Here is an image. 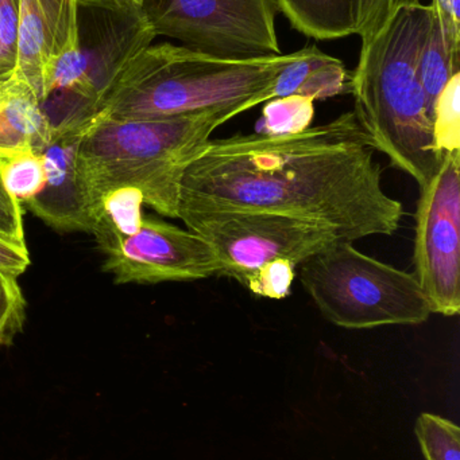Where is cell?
Masks as SVG:
<instances>
[{"instance_id": "1", "label": "cell", "mask_w": 460, "mask_h": 460, "mask_svg": "<svg viewBox=\"0 0 460 460\" xmlns=\"http://www.w3.org/2000/svg\"><path fill=\"white\" fill-rule=\"evenodd\" d=\"M377 153L354 110L296 134L211 139L180 199L313 221L350 243L393 235L404 207L383 189Z\"/></svg>"}, {"instance_id": "2", "label": "cell", "mask_w": 460, "mask_h": 460, "mask_svg": "<svg viewBox=\"0 0 460 460\" xmlns=\"http://www.w3.org/2000/svg\"><path fill=\"white\" fill-rule=\"evenodd\" d=\"M434 7L407 0L369 40H362L350 93L362 126L392 166L426 185L442 156L419 77V58Z\"/></svg>"}, {"instance_id": "3", "label": "cell", "mask_w": 460, "mask_h": 460, "mask_svg": "<svg viewBox=\"0 0 460 460\" xmlns=\"http://www.w3.org/2000/svg\"><path fill=\"white\" fill-rule=\"evenodd\" d=\"M302 54L221 58L173 43H151L119 73L94 119L170 118L238 107L245 113L269 100L275 78Z\"/></svg>"}, {"instance_id": "4", "label": "cell", "mask_w": 460, "mask_h": 460, "mask_svg": "<svg viewBox=\"0 0 460 460\" xmlns=\"http://www.w3.org/2000/svg\"><path fill=\"white\" fill-rule=\"evenodd\" d=\"M238 115V107H221L170 118L92 119L76 158L89 217L105 191L131 186L157 213L177 218L184 172L213 131Z\"/></svg>"}, {"instance_id": "5", "label": "cell", "mask_w": 460, "mask_h": 460, "mask_svg": "<svg viewBox=\"0 0 460 460\" xmlns=\"http://www.w3.org/2000/svg\"><path fill=\"white\" fill-rule=\"evenodd\" d=\"M299 279L327 321L348 330L416 326L432 315L415 273L338 240L299 267Z\"/></svg>"}, {"instance_id": "6", "label": "cell", "mask_w": 460, "mask_h": 460, "mask_svg": "<svg viewBox=\"0 0 460 460\" xmlns=\"http://www.w3.org/2000/svg\"><path fill=\"white\" fill-rule=\"evenodd\" d=\"M177 218L211 246L218 276L243 287L273 262L284 260L297 268L339 240L334 230L313 221L184 199Z\"/></svg>"}, {"instance_id": "7", "label": "cell", "mask_w": 460, "mask_h": 460, "mask_svg": "<svg viewBox=\"0 0 460 460\" xmlns=\"http://www.w3.org/2000/svg\"><path fill=\"white\" fill-rule=\"evenodd\" d=\"M157 37L221 58L281 54L275 0H146Z\"/></svg>"}, {"instance_id": "8", "label": "cell", "mask_w": 460, "mask_h": 460, "mask_svg": "<svg viewBox=\"0 0 460 460\" xmlns=\"http://www.w3.org/2000/svg\"><path fill=\"white\" fill-rule=\"evenodd\" d=\"M416 210L413 265L432 314L460 313V151L443 154L421 186Z\"/></svg>"}, {"instance_id": "9", "label": "cell", "mask_w": 460, "mask_h": 460, "mask_svg": "<svg viewBox=\"0 0 460 460\" xmlns=\"http://www.w3.org/2000/svg\"><path fill=\"white\" fill-rule=\"evenodd\" d=\"M102 252L103 270L118 284L194 281L219 273L215 253L200 235L154 217H143L135 234L116 238Z\"/></svg>"}, {"instance_id": "10", "label": "cell", "mask_w": 460, "mask_h": 460, "mask_svg": "<svg viewBox=\"0 0 460 460\" xmlns=\"http://www.w3.org/2000/svg\"><path fill=\"white\" fill-rule=\"evenodd\" d=\"M78 38V0H21L14 70L42 100L46 65Z\"/></svg>"}, {"instance_id": "11", "label": "cell", "mask_w": 460, "mask_h": 460, "mask_svg": "<svg viewBox=\"0 0 460 460\" xmlns=\"http://www.w3.org/2000/svg\"><path fill=\"white\" fill-rule=\"evenodd\" d=\"M84 131L53 132L41 151L46 181L42 190L27 202L38 218L59 232L91 233V217L78 183V145Z\"/></svg>"}, {"instance_id": "12", "label": "cell", "mask_w": 460, "mask_h": 460, "mask_svg": "<svg viewBox=\"0 0 460 460\" xmlns=\"http://www.w3.org/2000/svg\"><path fill=\"white\" fill-rule=\"evenodd\" d=\"M50 139V123L34 89L14 69L0 75V156L41 153Z\"/></svg>"}, {"instance_id": "13", "label": "cell", "mask_w": 460, "mask_h": 460, "mask_svg": "<svg viewBox=\"0 0 460 460\" xmlns=\"http://www.w3.org/2000/svg\"><path fill=\"white\" fill-rule=\"evenodd\" d=\"M350 77L345 62L329 56L318 46L308 45L302 49L299 58L275 78L269 100L292 94L310 97L313 102L329 99L350 92Z\"/></svg>"}, {"instance_id": "14", "label": "cell", "mask_w": 460, "mask_h": 460, "mask_svg": "<svg viewBox=\"0 0 460 460\" xmlns=\"http://www.w3.org/2000/svg\"><path fill=\"white\" fill-rule=\"evenodd\" d=\"M291 26L308 38L339 40L356 35V0H275Z\"/></svg>"}, {"instance_id": "15", "label": "cell", "mask_w": 460, "mask_h": 460, "mask_svg": "<svg viewBox=\"0 0 460 460\" xmlns=\"http://www.w3.org/2000/svg\"><path fill=\"white\" fill-rule=\"evenodd\" d=\"M142 191L121 186L105 191L91 210V233L100 249L116 238L135 234L142 226Z\"/></svg>"}, {"instance_id": "16", "label": "cell", "mask_w": 460, "mask_h": 460, "mask_svg": "<svg viewBox=\"0 0 460 460\" xmlns=\"http://www.w3.org/2000/svg\"><path fill=\"white\" fill-rule=\"evenodd\" d=\"M459 72L460 50L448 43L434 8L431 26L419 58V77L426 93L427 105H428L432 120H434L435 105L440 93L448 81Z\"/></svg>"}, {"instance_id": "17", "label": "cell", "mask_w": 460, "mask_h": 460, "mask_svg": "<svg viewBox=\"0 0 460 460\" xmlns=\"http://www.w3.org/2000/svg\"><path fill=\"white\" fill-rule=\"evenodd\" d=\"M0 175L8 193L26 205L34 199L46 181L45 164L42 155L35 151L0 156Z\"/></svg>"}, {"instance_id": "18", "label": "cell", "mask_w": 460, "mask_h": 460, "mask_svg": "<svg viewBox=\"0 0 460 460\" xmlns=\"http://www.w3.org/2000/svg\"><path fill=\"white\" fill-rule=\"evenodd\" d=\"M315 102L310 97H278L269 100L262 111L257 134L289 135L304 131L311 127L315 115Z\"/></svg>"}, {"instance_id": "19", "label": "cell", "mask_w": 460, "mask_h": 460, "mask_svg": "<svg viewBox=\"0 0 460 460\" xmlns=\"http://www.w3.org/2000/svg\"><path fill=\"white\" fill-rule=\"evenodd\" d=\"M415 432L426 460H460V429L453 421L423 413Z\"/></svg>"}, {"instance_id": "20", "label": "cell", "mask_w": 460, "mask_h": 460, "mask_svg": "<svg viewBox=\"0 0 460 460\" xmlns=\"http://www.w3.org/2000/svg\"><path fill=\"white\" fill-rule=\"evenodd\" d=\"M460 72L440 93L435 105L434 137L437 154L460 151Z\"/></svg>"}, {"instance_id": "21", "label": "cell", "mask_w": 460, "mask_h": 460, "mask_svg": "<svg viewBox=\"0 0 460 460\" xmlns=\"http://www.w3.org/2000/svg\"><path fill=\"white\" fill-rule=\"evenodd\" d=\"M24 323V297L15 276L0 270V346L13 343Z\"/></svg>"}, {"instance_id": "22", "label": "cell", "mask_w": 460, "mask_h": 460, "mask_svg": "<svg viewBox=\"0 0 460 460\" xmlns=\"http://www.w3.org/2000/svg\"><path fill=\"white\" fill-rule=\"evenodd\" d=\"M296 270L293 264L284 260L273 262L265 267L246 288L256 296L284 299L291 294Z\"/></svg>"}, {"instance_id": "23", "label": "cell", "mask_w": 460, "mask_h": 460, "mask_svg": "<svg viewBox=\"0 0 460 460\" xmlns=\"http://www.w3.org/2000/svg\"><path fill=\"white\" fill-rule=\"evenodd\" d=\"M405 2L407 0H356V35L361 40H369Z\"/></svg>"}, {"instance_id": "24", "label": "cell", "mask_w": 460, "mask_h": 460, "mask_svg": "<svg viewBox=\"0 0 460 460\" xmlns=\"http://www.w3.org/2000/svg\"><path fill=\"white\" fill-rule=\"evenodd\" d=\"M19 3L21 0H0V66L14 69L16 61Z\"/></svg>"}, {"instance_id": "25", "label": "cell", "mask_w": 460, "mask_h": 460, "mask_svg": "<svg viewBox=\"0 0 460 460\" xmlns=\"http://www.w3.org/2000/svg\"><path fill=\"white\" fill-rule=\"evenodd\" d=\"M0 235L18 243H24L22 205L8 193L2 175H0Z\"/></svg>"}, {"instance_id": "26", "label": "cell", "mask_w": 460, "mask_h": 460, "mask_svg": "<svg viewBox=\"0 0 460 460\" xmlns=\"http://www.w3.org/2000/svg\"><path fill=\"white\" fill-rule=\"evenodd\" d=\"M30 265L26 243L0 235V270L18 278Z\"/></svg>"}, {"instance_id": "27", "label": "cell", "mask_w": 460, "mask_h": 460, "mask_svg": "<svg viewBox=\"0 0 460 460\" xmlns=\"http://www.w3.org/2000/svg\"><path fill=\"white\" fill-rule=\"evenodd\" d=\"M99 2L123 11H140L145 7V0H99Z\"/></svg>"}, {"instance_id": "28", "label": "cell", "mask_w": 460, "mask_h": 460, "mask_svg": "<svg viewBox=\"0 0 460 460\" xmlns=\"http://www.w3.org/2000/svg\"><path fill=\"white\" fill-rule=\"evenodd\" d=\"M13 69H8V67L0 66V75H5V73H10Z\"/></svg>"}, {"instance_id": "29", "label": "cell", "mask_w": 460, "mask_h": 460, "mask_svg": "<svg viewBox=\"0 0 460 460\" xmlns=\"http://www.w3.org/2000/svg\"><path fill=\"white\" fill-rule=\"evenodd\" d=\"M145 2H146V0H145Z\"/></svg>"}]
</instances>
